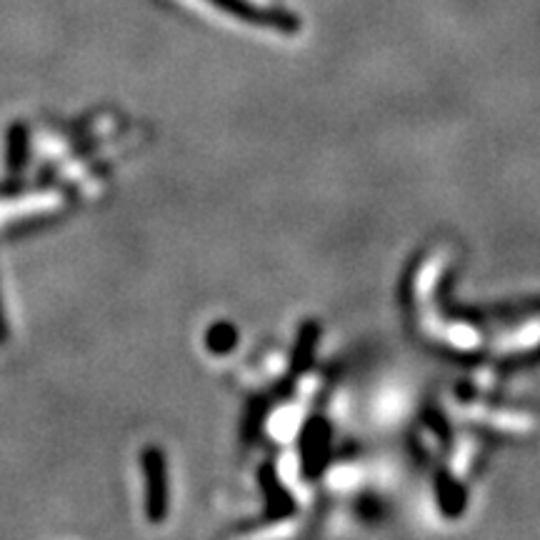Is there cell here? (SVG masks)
<instances>
[{
  "mask_svg": "<svg viewBox=\"0 0 540 540\" xmlns=\"http://www.w3.org/2000/svg\"><path fill=\"white\" fill-rule=\"evenodd\" d=\"M210 5L220 8L223 13L233 15V18L243 20V23L258 25V28L278 30V33H298L303 28V20L295 13L283 8H258V5L248 3V0H208Z\"/></svg>",
  "mask_w": 540,
  "mask_h": 540,
  "instance_id": "cell-2",
  "label": "cell"
},
{
  "mask_svg": "<svg viewBox=\"0 0 540 540\" xmlns=\"http://www.w3.org/2000/svg\"><path fill=\"white\" fill-rule=\"evenodd\" d=\"M143 470L145 478H148V485H145V513L153 523H160L168 515V468H165L163 450H145Z\"/></svg>",
  "mask_w": 540,
  "mask_h": 540,
  "instance_id": "cell-3",
  "label": "cell"
},
{
  "mask_svg": "<svg viewBox=\"0 0 540 540\" xmlns=\"http://www.w3.org/2000/svg\"><path fill=\"white\" fill-rule=\"evenodd\" d=\"M428 425L440 435V440H443V448L448 450L450 448V428H448V423H445L443 415L428 413Z\"/></svg>",
  "mask_w": 540,
  "mask_h": 540,
  "instance_id": "cell-9",
  "label": "cell"
},
{
  "mask_svg": "<svg viewBox=\"0 0 540 540\" xmlns=\"http://www.w3.org/2000/svg\"><path fill=\"white\" fill-rule=\"evenodd\" d=\"M433 485H435V495H438V505L448 518H455L465 510V500H468V493H465L463 485L453 478L445 468H433Z\"/></svg>",
  "mask_w": 540,
  "mask_h": 540,
  "instance_id": "cell-5",
  "label": "cell"
},
{
  "mask_svg": "<svg viewBox=\"0 0 540 540\" xmlns=\"http://www.w3.org/2000/svg\"><path fill=\"white\" fill-rule=\"evenodd\" d=\"M320 330L323 328H320V323L315 318H308L298 328V340H295L293 358H290V378L305 373V370L313 365L315 348H318V340H320Z\"/></svg>",
  "mask_w": 540,
  "mask_h": 540,
  "instance_id": "cell-6",
  "label": "cell"
},
{
  "mask_svg": "<svg viewBox=\"0 0 540 540\" xmlns=\"http://www.w3.org/2000/svg\"><path fill=\"white\" fill-rule=\"evenodd\" d=\"M268 400L265 398H253L248 405V413H245V423H243V438L245 443H253L258 438V433L263 430V418L268 413Z\"/></svg>",
  "mask_w": 540,
  "mask_h": 540,
  "instance_id": "cell-8",
  "label": "cell"
},
{
  "mask_svg": "<svg viewBox=\"0 0 540 540\" xmlns=\"http://www.w3.org/2000/svg\"><path fill=\"white\" fill-rule=\"evenodd\" d=\"M300 468L308 480L320 478L325 473L333 455V430L323 415H310L303 425V433L298 440Z\"/></svg>",
  "mask_w": 540,
  "mask_h": 540,
  "instance_id": "cell-1",
  "label": "cell"
},
{
  "mask_svg": "<svg viewBox=\"0 0 540 540\" xmlns=\"http://www.w3.org/2000/svg\"><path fill=\"white\" fill-rule=\"evenodd\" d=\"M258 483L265 493V513L263 523H278V520L290 518L295 513V500L288 493L283 483H280L278 473H275L273 463H263L258 468Z\"/></svg>",
  "mask_w": 540,
  "mask_h": 540,
  "instance_id": "cell-4",
  "label": "cell"
},
{
  "mask_svg": "<svg viewBox=\"0 0 540 540\" xmlns=\"http://www.w3.org/2000/svg\"><path fill=\"white\" fill-rule=\"evenodd\" d=\"M205 345H208L210 353L215 355L230 353V350L238 345V330H235L233 323L220 320V323L210 325L208 328V333H205Z\"/></svg>",
  "mask_w": 540,
  "mask_h": 540,
  "instance_id": "cell-7",
  "label": "cell"
},
{
  "mask_svg": "<svg viewBox=\"0 0 540 540\" xmlns=\"http://www.w3.org/2000/svg\"><path fill=\"white\" fill-rule=\"evenodd\" d=\"M5 335V320H3V308H0V338Z\"/></svg>",
  "mask_w": 540,
  "mask_h": 540,
  "instance_id": "cell-10",
  "label": "cell"
}]
</instances>
